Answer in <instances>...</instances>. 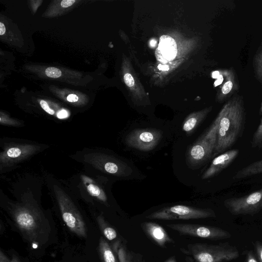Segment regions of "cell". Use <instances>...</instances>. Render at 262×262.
Masks as SVG:
<instances>
[{
  "label": "cell",
  "mask_w": 262,
  "mask_h": 262,
  "mask_svg": "<svg viewBox=\"0 0 262 262\" xmlns=\"http://www.w3.org/2000/svg\"><path fill=\"white\" fill-rule=\"evenodd\" d=\"M55 193L62 220L68 228L78 236L86 238V225L77 208L72 200L59 189L57 188Z\"/></svg>",
  "instance_id": "6"
},
{
  "label": "cell",
  "mask_w": 262,
  "mask_h": 262,
  "mask_svg": "<svg viewBox=\"0 0 262 262\" xmlns=\"http://www.w3.org/2000/svg\"><path fill=\"white\" fill-rule=\"evenodd\" d=\"M166 226L179 233L210 240L229 238L231 234L222 228L204 225L187 223L167 224Z\"/></svg>",
  "instance_id": "8"
},
{
  "label": "cell",
  "mask_w": 262,
  "mask_h": 262,
  "mask_svg": "<svg viewBox=\"0 0 262 262\" xmlns=\"http://www.w3.org/2000/svg\"><path fill=\"white\" fill-rule=\"evenodd\" d=\"M219 114L220 119L213 157L229 150L242 137L246 122L243 99L239 96L230 99Z\"/></svg>",
  "instance_id": "1"
},
{
  "label": "cell",
  "mask_w": 262,
  "mask_h": 262,
  "mask_svg": "<svg viewBox=\"0 0 262 262\" xmlns=\"http://www.w3.org/2000/svg\"><path fill=\"white\" fill-rule=\"evenodd\" d=\"M163 135V131L155 128H136L127 135L125 141L130 147L149 151L158 145Z\"/></svg>",
  "instance_id": "9"
},
{
  "label": "cell",
  "mask_w": 262,
  "mask_h": 262,
  "mask_svg": "<svg viewBox=\"0 0 262 262\" xmlns=\"http://www.w3.org/2000/svg\"><path fill=\"white\" fill-rule=\"evenodd\" d=\"M213 210L210 208H198L178 205L167 207L154 212L146 218L162 220H179L215 217Z\"/></svg>",
  "instance_id": "5"
},
{
  "label": "cell",
  "mask_w": 262,
  "mask_h": 262,
  "mask_svg": "<svg viewBox=\"0 0 262 262\" xmlns=\"http://www.w3.org/2000/svg\"><path fill=\"white\" fill-rule=\"evenodd\" d=\"M98 251L102 262H119L108 243L102 237L99 241Z\"/></svg>",
  "instance_id": "18"
},
{
  "label": "cell",
  "mask_w": 262,
  "mask_h": 262,
  "mask_svg": "<svg viewBox=\"0 0 262 262\" xmlns=\"http://www.w3.org/2000/svg\"><path fill=\"white\" fill-rule=\"evenodd\" d=\"M45 73L47 76L53 78H57L61 76V71L56 68L49 67L45 70Z\"/></svg>",
  "instance_id": "24"
},
{
  "label": "cell",
  "mask_w": 262,
  "mask_h": 262,
  "mask_svg": "<svg viewBox=\"0 0 262 262\" xmlns=\"http://www.w3.org/2000/svg\"><path fill=\"white\" fill-rule=\"evenodd\" d=\"M246 262H259L252 251H249L246 255Z\"/></svg>",
  "instance_id": "28"
},
{
  "label": "cell",
  "mask_w": 262,
  "mask_h": 262,
  "mask_svg": "<svg viewBox=\"0 0 262 262\" xmlns=\"http://www.w3.org/2000/svg\"><path fill=\"white\" fill-rule=\"evenodd\" d=\"M40 104L41 105V107H42V108L47 113H48V114H50V115H54L55 112L54 111L51 109L48 103L44 100H42L40 101Z\"/></svg>",
  "instance_id": "27"
},
{
  "label": "cell",
  "mask_w": 262,
  "mask_h": 262,
  "mask_svg": "<svg viewBox=\"0 0 262 262\" xmlns=\"http://www.w3.org/2000/svg\"><path fill=\"white\" fill-rule=\"evenodd\" d=\"M239 152V149H232L219 155L213 159L209 166L204 172L202 179H208L217 175L234 162Z\"/></svg>",
  "instance_id": "11"
},
{
  "label": "cell",
  "mask_w": 262,
  "mask_h": 262,
  "mask_svg": "<svg viewBox=\"0 0 262 262\" xmlns=\"http://www.w3.org/2000/svg\"><path fill=\"white\" fill-rule=\"evenodd\" d=\"M141 226L146 234L158 245L163 247L167 244L173 243L165 229L158 224L152 222H146Z\"/></svg>",
  "instance_id": "13"
},
{
  "label": "cell",
  "mask_w": 262,
  "mask_h": 262,
  "mask_svg": "<svg viewBox=\"0 0 262 262\" xmlns=\"http://www.w3.org/2000/svg\"><path fill=\"white\" fill-rule=\"evenodd\" d=\"M187 248L196 262H227L239 256L237 248L227 242L217 245L189 244Z\"/></svg>",
  "instance_id": "4"
},
{
  "label": "cell",
  "mask_w": 262,
  "mask_h": 262,
  "mask_svg": "<svg viewBox=\"0 0 262 262\" xmlns=\"http://www.w3.org/2000/svg\"><path fill=\"white\" fill-rule=\"evenodd\" d=\"M235 78L233 73L230 71L227 72V78L226 82L222 86L221 90L220 96L218 97L219 100H222L225 98L224 96L227 95L234 90Z\"/></svg>",
  "instance_id": "20"
},
{
  "label": "cell",
  "mask_w": 262,
  "mask_h": 262,
  "mask_svg": "<svg viewBox=\"0 0 262 262\" xmlns=\"http://www.w3.org/2000/svg\"><path fill=\"white\" fill-rule=\"evenodd\" d=\"M75 2V0H63L60 5L63 8H67L71 6Z\"/></svg>",
  "instance_id": "29"
},
{
  "label": "cell",
  "mask_w": 262,
  "mask_h": 262,
  "mask_svg": "<svg viewBox=\"0 0 262 262\" xmlns=\"http://www.w3.org/2000/svg\"><path fill=\"white\" fill-rule=\"evenodd\" d=\"M220 74H219V72L218 71H215L214 72L213 74H212V76L213 78H218L220 76Z\"/></svg>",
  "instance_id": "35"
},
{
  "label": "cell",
  "mask_w": 262,
  "mask_h": 262,
  "mask_svg": "<svg viewBox=\"0 0 262 262\" xmlns=\"http://www.w3.org/2000/svg\"><path fill=\"white\" fill-rule=\"evenodd\" d=\"M98 226L105 236L108 241H113L117 237V232L116 230L111 226L104 220L103 216L97 217Z\"/></svg>",
  "instance_id": "19"
},
{
  "label": "cell",
  "mask_w": 262,
  "mask_h": 262,
  "mask_svg": "<svg viewBox=\"0 0 262 262\" xmlns=\"http://www.w3.org/2000/svg\"><path fill=\"white\" fill-rule=\"evenodd\" d=\"M164 262H178L174 256H171L166 259Z\"/></svg>",
  "instance_id": "34"
},
{
  "label": "cell",
  "mask_w": 262,
  "mask_h": 262,
  "mask_svg": "<svg viewBox=\"0 0 262 262\" xmlns=\"http://www.w3.org/2000/svg\"><path fill=\"white\" fill-rule=\"evenodd\" d=\"M259 115H262V102L261 103L260 107L259 108Z\"/></svg>",
  "instance_id": "36"
},
{
  "label": "cell",
  "mask_w": 262,
  "mask_h": 262,
  "mask_svg": "<svg viewBox=\"0 0 262 262\" xmlns=\"http://www.w3.org/2000/svg\"><path fill=\"white\" fill-rule=\"evenodd\" d=\"M220 119L218 114L211 125L187 149L186 161L190 168H198L213 157Z\"/></svg>",
  "instance_id": "3"
},
{
  "label": "cell",
  "mask_w": 262,
  "mask_h": 262,
  "mask_svg": "<svg viewBox=\"0 0 262 262\" xmlns=\"http://www.w3.org/2000/svg\"><path fill=\"white\" fill-rule=\"evenodd\" d=\"M211 110V106L190 114L183 123V130L187 135H191L205 120Z\"/></svg>",
  "instance_id": "14"
},
{
  "label": "cell",
  "mask_w": 262,
  "mask_h": 262,
  "mask_svg": "<svg viewBox=\"0 0 262 262\" xmlns=\"http://www.w3.org/2000/svg\"><path fill=\"white\" fill-rule=\"evenodd\" d=\"M251 145L252 148L262 149V118L253 134Z\"/></svg>",
  "instance_id": "22"
},
{
  "label": "cell",
  "mask_w": 262,
  "mask_h": 262,
  "mask_svg": "<svg viewBox=\"0 0 262 262\" xmlns=\"http://www.w3.org/2000/svg\"><path fill=\"white\" fill-rule=\"evenodd\" d=\"M262 174V159L255 161L237 171L234 180H242L253 176Z\"/></svg>",
  "instance_id": "17"
},
{
  "label": "cell",
  "mask_w": 262,
  "mask_h": 262,
  "mask_svg": "<svg viewBox=\"0 0 262 262\" xmlns=\"http://www.w3.org/2000/svg\"><path fill=\"white\" fill-rule=\"evenodd\" d=\"M113 247L119 262H145L142 255L129 250L121 241H116Z\"/></svg>",
  "instance_id": "15"
},
{
  "label": "cell",
  "mask_w": 262,
  "mask_h": 262,
  "mask_svg": "<svg viewBox=\"0 0 262 262\" xmlns=\"http://www.w3.org/2000/svg\"><path fill=\"white\" fill-rule=\"evenodd\" d=\"M57 116L59 119L65 118L68 116V113L66 110H62L57 113Z\"/></svg>",
  "instance_id": "30"
},
{
  "label": "cell",
  "mask_w": 262,
  "mask_h": 262,
  "mask_svg": "<svg viewBox=\"0 0 262 262\" xmlns=\"http://www.w3.org/2000/svg\"><path fill=\"white\" fill-rule=\"evenodd\" d=\"M11 214L16 226L30 242L41 244L46 241L50 228L39 210L31 205L21 204L12 208Z\"/></svg>",
  "instance_id": "2"
},
{
  "label": "cell",
  "mask_w": 262,
  "mask_h": 262,
  "mask_svg": "<svg viewBox=\"0 0 262 262\" xmlns=\"http://www.w3.org/2000/svg\"><path fill=\"white\" fill-rule=\"evenodd\" d=\"M224 205L234 215H253L262 210V188L241 197L228 198Z\"/></svg>",
  "instance_id": "7"
},
{
  "label": "cell",
  "mask_w": 262,
  "mask_h": 262,
  "mask_svg": "<svg viewBox=\"0 0 262 262\" xmlns=\"http://www.w3.org/2000/svg\"><path fill=\"white\" fill-rule=\"evenodd\" d=\"M123 79L135 101L141 102L147 98V94L134 72L128 59L125 58L123 65Z\"/></svg>",
  "instance_id": "12"
},
{
  "label": "cell",
  "mask_w": 262,
  "mask_h": 262,
  "mask_svg": "<svg viewBox=\"0 0 262 262\" xmlns=\"http://www.w3.org/2000/svg\"><path fill=\"white\" fill-rule=\"evenodd\" d=\"M94 161L99 169L116 176L126 177L133 172L132 168L126 163L108 155H97Z\"/></svg>",
  "instance_id": "10"
},
{
  "label": "cell",
  "mask_w": 262,
  "mask_h": 262,
  "mask_svg": "<svg viewBox=\"0 0 262 262\" xmlns=\"http://www.w3.org/2000/svg\"><path fill=\"white\" fill-rule=\"evenodd\" d=\"M0 262H21L18 257L13 256L11 259L8 258L2 250L0 251Z\"/></svg>",
  "instance_id": "26"
},
{
  "label": "cell",
  "mask_w": 262,
  "mask_h": 262,
  "mask_svg": "<svg viewBox=\"0 0 262 262\" xmlns=\"http://www.w3.org/2000/svg\"><path fill=\"white\" fill-rule=\"evenodd\" d=\"M253 67L256 77L262 83V50H260L254 56Z\"/></svg>",
  "instance_id": "23"
},
{
  "label": "cell",
  "mask_w": 262,
  "mask_h": 262,
  "mask_svg": "<svg viewBox=\"0 0 262 262\" xmlns=\"http://www.w3.org/2000/svg\"><path fill=\"white\" fill-rule=\"evenodd\" d=\"M223 80V77L222 75H220L219 77L217 78V81H215V85H219L221 84Z\"/></svg>",
  "instance_id": "33"
},
{
  "label": "cell",
  "mask_w": 262,
  "mask_h": 262,
  "mask_svg": "<svg viewBox=\"0 0 262 262\" xmlns=\"http://www.w3.org/2000/svg\"><path fill=\"white\" fill-rule=\"evenodd\" d=\"M67 99L69 102H74L78 101V97L75 94H70L67 96Z\"/></svg>",
  "instance_id": "31"
},
{
  "label": "cell",
  "mask_w": 262,
  "mask_h": 262,
  "mask_svg": "<svg viewBox=\"0 0 262 262\" xmlns=\"http://www.w3.org/2000/svg\"><path fill=\"white\" fill-rule=\"evenodd\" d=\"M6 32L5 26L3 23L2 22L0 23V35H3L5 34Z\"/></svg>",
  "instance_id": "32"
},
{
  "label": "cell",
  "mask_w": 262,
  "mask_h": 262,
  "mask_svg": "<svg viewBox=\"0 0 262 262\" xmlns=\"http://www.w3.org/2000/svg\"><path fill=\"white\" fill-rule=\"evenodd\" d=\"M25 147H20V146H13L6 151L4 157L6 158V159L16 160L20 159L25 155Z\"/></svg>",
  "instance_id": "21"
},
{
  "label": "cell",
  "mask_w": 262,
  "mask_h": 262,
  "mask_svg": "<svg viewBox=\"0 0 262 262\" xmlns=\"http://www.w3.org/2000/svg\"><path fill=\"white\" fill-rule=\"evenodd\" d=\"M257 258L259 262H262V243L256 241L254 244Z\"/></svg>",
  "instance_id": "25"
},
{
  "label": "cell",
  "mask_w": 262,
  "mask_h": 262,
  "mask_svg": "<svg viewBox=\"0 0 262 262\" xmlns=\"http://www.w3.org/2000/svg\"><path fill=\"white\" fill-rule=\"evenodd\" d=\"M156 51L160 53L164 59L167 60H172L177 53V45L174 40L167 35L162 36Z\"/></svg>",
  "instance_id": "16"
}]
</instances>
